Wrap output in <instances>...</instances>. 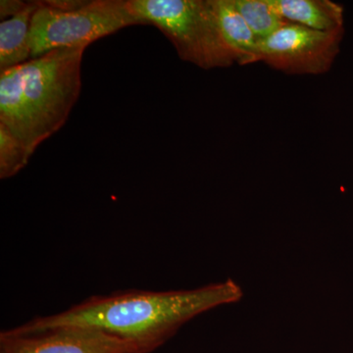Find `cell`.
I'll return each mask as SVG.
<instances>
[{
  "instance_id": "obj_9",
  "label": "cell",
  "mask_w": 353,
  "mask_h": 353,
  "mask_svg": "<svg viewBox=\"0 0 353 353\" xmlns=\"http://www.w3.org/2000/svg\"><path fill=\"white\" fill-rule=\"evenodd\" d=\"M39 1L28 2L13 17L0 24V71L19 66L32 59L30 34L32 16L38 10Z\"/></svg>"
},
{
  "instance_id": "obj_11",
  "label": "cell",
  "mask_w": 353,
  "mask_h": 353,
  "mask_svg": "<svg viewBox=\"0 0 353 353\" xmlns=\"http://www.w3.org/2000/svg\"><path fill=\"white\" fill-rule=\"evenodd\" d=\"M32 155L24 143L0 123V178L15 176L28 164Z\"/></svg>"
},
{
  "instance_id": "obj_6",
  "label": "cell",
  "mask_w": 353,
  "mask_h": 353,
  "mask_svg": "<svg viewBox=\"0 0 353 353\" xmlns=\"http://www.w3.org/2000/svg\"><path fill=\"white\" fill-rule=\"evenodd\" d=\"M0 353H136L126 341L99 330L60 326L41 331L17 328L0 334Z\"/></svg>"
},
{
  "instance_id": "obj_12",
  "label": "cell",
  "mask_w": 353,
  "mask_h": 353,
  "mask_svg": "<svg viewBox=\"0 0 353 353\" xmlns=\"http://www.w3.org/2000/svg\"><path fill=\"white\" fill-rule=\"evenodd\" d=\"M28 2L19 1V0H1L0 1V18L2 21L7 17H13L25 8Z\"/></svg>"
},
{
  "instance_id": "obj_4",
  "label": "cell",
  "mask_w": 353,
  "mask_h": 353,
  "mask_svg": "<svg viewBox=\"0 0 353 353\" xmlns=\"http://www.w3.org/2000/svg\"><path fill=\"white\" fill-rule=\"evenodd\" d=\"M145 25L130 10L127 0H92L72 11L39 1L32 16V59L61 48H85L124 28Z\"/></svg>"
},
{
  "instance_id": "obj_3",
  "label": "cell",
  "mask_w": 353,
  "mask_h": 353,
  "mask_svg": "<svg viewBox=\"0 0 353 353\" xmlns=\"http://www.w3.org/2000/svg\"><path fill=\"white\" fill-rule=\"evenodd\" d=\"M127 3L143 24L163 32L183 61L206 70L236 63L221 37L212 0H127Z\"/></svg>"
},
{
  "instance_id": "obj_13",
  "label": "cell",
  "mask_w": 353,
  "mask_h": 353,
  "mask_svg": "<svg viewBox=\"0 0 353 353\" xmlns=\"http://www.w3.org/2000/svg\"><path fill=\"white\" fill-rule=\"evenodd\" d=\"M87 2L85 0L83 1L82 0H48V1H43V3L58 10L72 11L81 8Z\"/></svg>"
},
{
  "instance_id": "obj_8",
  "label": "cell",
  "mask_w": 353,
  "mask_h": 353,
  "mask_svg": "<svg viewBox=\"0 0 353 353\" xmlns=\"http://www.w3.org/2000/svg\"><path fill=\"white\" fill-rule=\"evenodd\" d=\"M216 22L228 50L240 65L256 63L259 39L234 6L233 0H212Z\"/></svg>"
},
{
  "instance_id": "obj_2",
  "label": "cell",
  "mask_w": 353,
  "mask_h": 353,
  "mask_svg": "<svg viewBox=\"0 0 353 353\" xmlns=\"http://www.w3.org/2000/svg\"><path fill=\"white\" fill-rule=\"evenodd\" d=\"M85 50H52L0 74V123L32 153L67 122L80 97Z\"/></svg>"
},
{
  "instance_id": "obj_10",
  "label": "cell",
  "mask_w": 353,
  "mask_h": 353,
  "mask_svg": "<svg viewBox=\"0 0 353 353\" xmlns=\"http://www.w3.org/2000/svg\"><path fill=\"white\" fill-rule=\"evenodd\" d=\"M259 41L268 39L290 22L281 17L267 0H233Z\"/></svg>"
},
{
  "instance_id": "obj_5",
  "label": "cell",
  "mask_w": 353,
  "mask_h": 353,
  "mask_svg": "<svg viewBox=\"0 0 353 353\" xmlns=\"http://www.w3.org/2000/svg\"><path fill=\"white\" fill-rule=\"evenodd\" d=\"M343 32L316 31L289 23L260 41L256 62L288 75H321L338 57Z\"/></svg>"
},
{
  "instance_id": "obj_7",
  "label": "cell",
  "mask_w": 353,
  "mask_h": 353,
  "mask_svg": "<svg viewBox=\"0 0 353 353\" xmlns=\"http://www.w3.org/2000/svg\"><path fill=\"white\" fill-rule=\"evenodd\" d=\"M285 21L321 32L345 31V10L331 0H267Z\"/></svg>"
},
{
  "instance_id": "obj_1",
  "label": "cell",
  "mask_w": 353,
  "mask_h": 353,
  "mask_svg": "<svg viewBox=\"0 0 353 353\" xmlns=\"http://www.w3.org/2000/svg\"><path fill=\"white\" fill-rule=\"evenodd\" d=\"M243 297L234 281L196 290L150 292L128 290L88 297L64 312L38 317L16 327L23 332L60 326L99 330L126 341L136 353H152L192 318Z\"/></svg>"
}]
</instances>
